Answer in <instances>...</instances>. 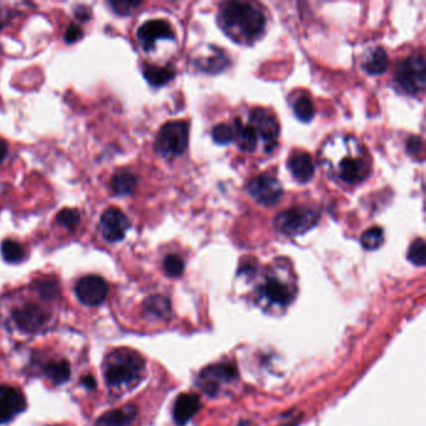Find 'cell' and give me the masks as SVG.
<instances>
[{
    "label": "cell",
    "mask_w": 426,
    "mask_h": 426,
    "mask_svg": "<svg viewBox=\"0 0 426 426\" xmlns=\"http://www.w3.org/2000/svg\"><path fill=\"white\" fill-rule=\"evenodd\" d=\"M219 23L235 42L254 40L265 28V15L249 3L230 1L222 8Z\"/></svg>",
    "instance_id": "6da1fadb"
},
{
    "label": "cell",
    "mask_w": 426,
    "mask_h": 426,
    "mask_svg": "<svg viewBox=\"0 0 426 426\" xmlns=\"http://www.w3.org/2000/svg\"><path fill=\"white\" fill-rule=\"evenodd\" d=\"M144 369V360L137 353L129 349H118L105 361L104 375L111 388L134 386L142 380Z\"/></svg>",
    "instance_id": "7a4b0ae2"
},
{
    "label": "cell",
    "mask_w": 426,
    "mask_h": 426,
    "mask_svg": "<svg viewBox=\"0 0 426 426\" xmlns=\"http://www.w3.org/2000/svg\"><path fill=\"white\" fill-rule=\"evenodd\" d=\"M189 143V125L185 122H169L160 129L155 142V150L164 158L183 155Z\"/></svg>",
    "instance_id": "3957f363"
},
{
    "label": "cell",
    "mask_w": 426,
    "mask_h": 426,
    "mask_svg": "<svg viewBox=\"0 0 426 426\" xmlns=\"http://www.w3.org/2000/svg\"><path fill=\"white\" fill-rule=\"evenodd\" d=\"M426 66L424 57L416 54L403 59L397 66L395 79L408 94L416 95L425 89Z\"/></svg>",
    "instance_id": "277c9868"
},
{
    "label": "cell",
    "mask_w": 426,
    "mask_h": 426,
    "mask_svg": "<svg viewBox=\"0 0 426 426\" xmlns=\"http://www.w3.org/2000/svg\"><path fill=\"white\" fill-rule=\"evenodd\" d=\"M319 220L317 210L306 207H296L285 210L275 217V229L284 235H299L314 228Z\"/></svg>",
    "instance_id": "5b68a950"
},
{
    "label": "cell",
    "mask_w": 426,
    "mask_h": 426,
    "mask_svg": "<svg viewBox=\"0 0 426 426\" xmlns=\"http://www.w3.org/2000/svg\"><path fill=\"white\" fill-rule=\"evenodd\" d=\"M238 376V370L231 364H217L204 369L198 376V386L210 397L217 395L225 384H230Z\"/></svg>",
    "instance_id": "8992f818"
},
{
    "label": "cell",
    "mask_w": 426,
    "mask_h": 426,
    "mask_svg": "<svg viewBox=\"0 0 426 426\" xmlns=\"http://www.w3.org/2000/svg\"><path fill=\"white\" fill-rule=\"evenodd\" d=\"M246 189L249 194L264 207H273L278 204L282 196V184L269 174H261L254 178L249 181Z\"/></svg>",
    "instance_id": "52a82bcc"
},
{
    "label": "cell",
    "mask_w": 426,
    "mask_h": 426,
    "mask_svg": "<svg viewBox=\"0 0 426 426\" xmlns=\"http://www.w3.org/2000/svg\"><path fill=\"white\" fill-rule=\"evenodd\" d=\"M108 291V284L98 275H87L81 278L75 287L78 299L87 306H98L104 303Z\"/></svg>",
    "instance_id": "ba28073f"
},
{
    "label": "cell",
    "mask_w": 426,
    "mask_h": 426,
    "mask_svg": "<svg viewBox=\"0 0 426 426\" xmlns=\"http://www.w3.org/2000/svg\"><path fill=\"white\" fill-rule=\"evenodd\" d=\"M249 124L253 127L254 131H256V135H259L264 140L265 152H271V149L276 145L280 131L279 123L274 116L265 109H254L250 113Z\"/></svg>",
    "instance_id": "9c48e42d"
},
{
    "label": "cell",
    "mask_w": 426,
    "mask_h": 426,
    "mask_svg": "<svg viewBox=\"0 0 426 426\" xmlns=\"http://www.w3.org/2000/svg\"><path fill=\"white\" fill-rule=\"evenodd\" d=\"M129 228V219L122 210L109 208L103 213L101 217V235L109 243L123 240Z\"/></svg>",
    "instance_id": "30bf717a"
},
{
    "label": "cell",
    "mask_w": 426,
    "mask_h": 426,
    "mask_svg": "<svg viewBox=\"0 0 426 426\" xmlns=\"http://www.w3.org/2000/svg\"><path fill=\"white\" fill-rule=\"evenodd\" d=\"M13 319L22 332H36L46 324L49 317L39 306L34 304H27L14 309Z\"/></svg>",
    "instance_id": "8fae6325"
},
{
    "label": "cell",
    "mask_w": 426,
    "mask_h": 426,
    "mask_svg": "<svg viewBox=\"0 0 426 426\" xmlns=\"http://www.w3.org/2000/svg\"><path fill=\"white\" fill-rule=\"evenodd\" d=\"M174 31L169 23L154 19L144 23L137 30V39L144 51H152L159 39H174Z\"/></svg>",
    "instance_id": "7c38bea8"
},
{
    "label": "cell",
    "mask_w": 426,
    "mask_h": 426,
    "mask_svg": "<svg viewBox=\"0 0 426 426\" xmlns=\"http://www.w3.org/2000/svg\"><path fill=\"white\" fill-rule=\"evenodd\" d=\"M25 397L21 391L12 386H0V424H5L14 419L25 409Z\"/></svg>",
    "instance_id": "4fadbf2b"
},
{
    "label": "cell",
    "mask_w": 426,
    "mask_h": 426,
    "mask_svg": "<svg viewBox=\"0 0 426 426\" xmlns=\"http://www.w3.org/2000/svg\"><path fill=\"white\" fill-rule=\"evenodd\" d=\"M261 294L269 303L285 306L294 299V293L285 282L278 278H267L259 288Z\"/></svg>",
    "instance_id": "5bb4252c"
},
{
    "label": "cell",
    "mask_w": 426,
    "mask_h": 426,
    "mask_svg": "<svg viewBox=\"0 0 426 426\" xmlns=\"http://www.w3.org/2000/svg\"><path fill=\"white\" fill-rule=\"evenodd\" d=\"M200 410V399L196 394L183 392L176 397L173 408L174 421L179 426L188 424Z\"/></svg>",
    "instance_id": "9a60e30c"
},
{
    "label": "cell",
    "mask_w": 426,
    "mask_h": 426,
    "mask_svg": "<svg viewBox=\"0 0 426 426\" xmlns=\"http://www.w3.org/2000/svg\"><path fill=\"white\" fill-rule=\"evenodd\" d=\"M288 168L293 176L300 183L310 181L315 174L314 160L309 152H299L293 154L288 161Z\"/></svg>",
    "instance_id": "2e32d148"
},
{
    "label": "cell",
    "mask_w": 426,
    "mask_h": 426,
    "mask_svg": "<svg viewBox=\"0 0 426 426\" xmlns=\"http://www.w3.org/2000/svg\"><path fill=\"white\" fill-rule=\"evenodd\" d=\"M368 165L364 160L344 158L339 164V178L347 184H356L368 176Z\"/></svg>",
    "instance_id": "e0dca14e"
},
{
    "label": "cell",
    "mask_w": 426,
    "mask_h": 426,
    "mask_svg": "<svg viewBox=\"0 0 426 426\" xmlns=\"http://www.w3.org/2000/svg\"><path fill=\"white\" fill-rule=\"evenodd\" d=\"M234 139L237 137L239 148L243 152H252L256 148L258 135L250 124H244L240 118L234 119Z\"/></svg>",
    "instance_id": "ac0fdd59"
},
{
    "label": "cell",
    "mask_w": 426,
    "mask_h": 426,
    "mask_svg": "<svg viewBox=\"0 0 426 426\" xmlns=\"http://www.w3.org/2000/svg\"><path fill=\"white\" fill-rule=\"evenodd\" d=\"M137 415L134 406H127L123 409L110 410L101 415L95 426H129Z\"/></svg>",
    "instance_id": "d6986e66"
},
{
    "label": "cell",
    "mask_w": 426,
    "mask_h": 426,
    "mask_svg": "<svg viewBox=\"0 0 426 426\" xmlns=\"http://www.w3.org/2000/svg\"><path fill=\"white\" fill-rule=\"evenodd\" d=\"M388 66H389V57L382 46L374 48L373 51L368 53V55L362 62L364 70L370 75L383 74L388 69Z\"/></svg>",
    "instance_id": "ffe728a7"
},
{
    "label": "cell",
    "mask_w": 426,
    "mask_h": 426,
    "mask_svg": "<svg viewBox=\"0 0 426 426\" xmlns=\"http://www.w3.org/2000/svg\"><path fill=\"white\" fill-rule=\"evenodd\" d=\"M144 315L152 319H165L170 315V302L163 295H152L144 302Z\"/></svg>",
    "instance_id": "44dd1931"
},
{
    "label": "cell",
    "mask_w": 426,
    "mask_h": 426,
    "mask_svg": "<svg viewBox=\"0 0 426 426\" xmlns=\"http://www.w3.org/2000/svg\"><path fill=\"white\" fill-rule=\"evenodd\" d=\"M196 66L202 72H209V74H217L223 72L225 68L229 66V59L226 57L224 51L220 49H214L213 55L207 58L199 59L196 62Z\"/></svg>",
    "instance_id": "7402d4cb"
},
{
    "label": "cell",
    "mask_w": 426,
    "mask_h": 426,
    "mask_svg": "<svg viewBox=\"0 0 426 426\" xmlns=\"http://www.w3.org/2000/svg\"><path fill=\"white\" fill-rule=\"evenodd\" d=\"M137 178L129 172L116 173L110 181V188L116 196H129L137 188Z\"/></svg>",
    "instance_id": "603a6c76"
},
{
    "label": "cell",
    "mask_w": 426,
    "mask_h": 426,
    "mask_svg": "<svg viewBox=\"0 0 426 426\" xmlns=\"http://www.w3.org/2000/svg\"><path fill=\"white\" fill-rule=\"evenodd\" d=\"M145 79L148 80L149 84L152 87H163L172 81L175 77L173 69L166 68V66H145L143 69Z\"/></svg>",
    "instance_id": "cb8c5ba5"
},
{
    "label": "cell",
    "mask_w": 426,
    "mask_h": 426,
    "mask_svg": "<svg viewBox=\"0 0 426 426\" xmlns=\"http://www.w3.org/2000/svg\"><path fill=\"white\" fill-rule=\"evenodd\" d=\"M45 374L54 384H64L70 377V365L66 360L51 361L45 367Z\"/></svg>",
    "instance_id": "d4e9b609"
},
{
    "label": "cell",
    "mask_w": 426,
    "mask_h": 426,
    "mask_svg": "<svg viewBox=\"0 0 426 426\" xmlns=\"http://www.w3.org/2000/svg\"><path fill=\"white\" fill-rule=\"evenodd\" d=\"M0 249H1L3 259L7 263L18 264L25 258L24 248L19 243H16L15 240H10V239L4 240L0 246Z\"/></svg>",
    "instance_id": "484cf974"
},
{
    "label": "cell",
    "mask_w": 426,
    "mask_h": 426,
    "mask_svg": "<svg viewBox=\"0 0 426 426\" xmlns=\"http://www.w3.org/2000/svg\"><path fill=\"white\" fill-rule=\"evenodd\" d=\"M294 114L300 122H304V123L310 122L315 116V109H314L310 98L305 95L299 96L294 103Z\"/></svg>",
    "instance_id": "4316f807"
},
{
    "label": "cell",
    "mask_w": 426,
    "mask_h": 426,
    "mask_svg": "<svg viewBox=\"0 0 426 426\" xmlns=\"http://www.w3.org/2000/svg\"><path fill=\"white\" fill-rule=\"evenodd\" d=\"M384 244V232L382 228L374 226L365 231L361 237V245L367 250H376Z\"/></svg>",
    "instance_id": "83f0119b"
},
{
    "label": "cell",
    "mask_w": 426,
    "mask_h": 426,
    "mask_svg": "<svg viewBox=\"0 0 426 426\" xmlns=\"http://www.w3.org/2000/svg\"><path fill=\"white\" fill-rule=\"evenodd\" d=\"M408 259L416 267L425 265V241H424V239L419 238L412 241V245L409 248V252H408Z\"/></svg>",
    "instance_id": "f1b7e54d"
},
{
    "label": "cell",
    "mask_w": 426,
    "mask_h": 426,
    "mask_svg": "<svg viewBox=\"0 0 426 426\" xmlns=\"http://www.w3.org/2000/svg\"><path fill=\"white\" fill-rule=\"evenodd\" d=\"M163 267L165 270L166 274L172 278H178L184 273V261L181 259L179 255L176 254H169L168 256H165L164 263H163Z\"/></svg>",
    "instance_id": "f546056e"
},
{
    "label": "cell",
    "mask_w": 426,
    "mask_h": 426,
    "mask_svg": "<svg viewBox=\"0 0 426 426\" xmlns=\"http://www.w3.org/2000/svg\"><path fill=\"white\" fill-rule=\"evenodd\" d=\"M57 222L68 230H75L80 223L79 213L75 209L60 210L57 215Z\"/></svg>",
    "instance_id": "4dcf8cb0"
},
{
    "label": "cell",
    "mask_w": 426,
    "mask_h": 426,
    "mask_svg": "<svg viewBox=\"0 0 426 426\" xmlns=\"http://www.w3.org/2000/svg\"><path fill=\"white\" fill-rule=\"evenodd\" d=\"M211 137L219 145H228L234 142V131L226 124H219L213 128Z\"/></svg>",
    "instance_id": "1f68e13d"
},
{
    "label": "cell",
    "mask_w": 426,
    "mask_h": 426,
    "mask_svg": "<svg viewBox=\"0 0 426 426\" xmlns=\"http://www.w3.org/2000/svg\"><path fill=\"white\" fill-rule=\"evenodd\" d=\"M140 1H131V0H119V1H110V7L114 9V12L120 15L131 14L135 8L139 7Z\"/></svg>",
    "instance_id": "d6a6232c"
},
{
    "label": "cell",
    "mask_w": 426,
    "mask_h": 426,
    "mask_svg": "<svg viewBox=\"0 0 426 426\" xmlns=\"http://www.w3.org/2000/svg\"><path fill=\"white\" fill-rule=\"evenodd\" d=\"M81 36H83V31H81L79 27H78L77 24H70V25L66 28L64 39H66V42L68 44L75 43V42L79 40Z\"/></svg>",
    "instance_id": "836d02e7"
},
{
    "label": "cell",
    "mask_w": 426,
    "mask_h": 426,
    "mask_svg": "<svg viewBox=\"0 0 426 426\" xmlns=\"http://www.w3.org/2000/svg\"><path fill=\"white\" fill-rule=\"evenodd\" d=\"M39 291L44 297H53L58 294V287L54 282H46L39 284Z\"/></svg>",
    "instance_id": "e575fe53"
},
{
    "label": "cell",
    "mask_w": 426,
    "mask_h": 426,
    "mask_svg": "<svg viewBox=\"0 0 426 426\" xmlns=\"http://www.w3.org/2000/svg\"><path fill=\"white\" fill-rule=\"evenodd\" d=\"M406 149L410 154H419L423 152V142L421 137H412L406 142Z\"/></svg>",
    "instance_id": "d590c367"
},
{
    "label": "cell",
    "mask_w": 426,
    "mask_h": 426,
    "mask_svg": "<svg viewBox=\"0 0 426 426\" xmlns=\"http://www.w3.org/2000/svg\"><path fill=\"white\" fill-rule=\"evenodd\" d=\"M75 14L83 22H87L88 19L90 18V12H89V9H87V8H78Z\"/></svg>",
    "instance_id": "8d00e7d4"
},
{
    "label": "cell",
    "mask_w": 426,
    "mask_h": 426,
    "mask_svg": "<svg viewBox=\"0 0 426 426\" xmlns=\"http://www.w3.org/2000/svg\"><path fill=\"white\" fill-rule=\"evenodd\" d=\"M81 383L87 389H95V386H96V382H95L94 377L92 375L84 376L81 379Z\"/></svg>",
    "instance_id": "74e56055"
},
{
    "label": "cell",
    "mask_w": 426,
    "mask_h": 426,
    "mask_svg": "<svg viewBox=\"0 0 426 426\" xmlns=\"http://www.w3.org/2000/svg\"><path fill=\"white\" fill-rule=\"evenodd\" d=\"M8 154V145L3 139H0V163L4 160Z\"/></svg>",
    "instance_id": "f35d334b"
},
{
    "label": "cell",
    "mask_w": 426,
    "mask_h": 426,
    "mask_svg": "<svg viewBox=\"0 0 426 426\" xmlns=\"http://www.w3.org/2000/svg\"><path fill=\"white\" fill-rule=\"evenodd\" d=\"M295 424H297V421H294V423H289V424H284L282 426H295Z\"/></svg>",
    "instance_id": "ab89813d"
}]
</instances>
